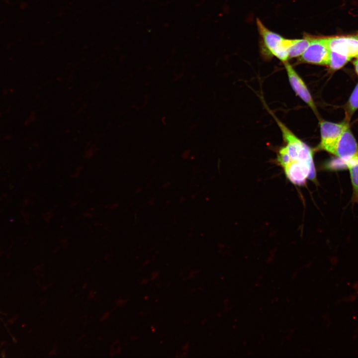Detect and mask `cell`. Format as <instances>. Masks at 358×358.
<instances>
[{"label": "cell", "instance_id": "6da1fadb", "mask_svg": "<svg viewBox=\"0 0 358 358\" xmlns=\"http://www.w3.org/2000/svg\"><path fill=\"white\" fill-rule=\"evenodd\" d=\"M257 25L267 51L283 63L286 62L289 58L288 48L290 39H285L269 30L258 18L257 19Z\"/></svg>", "mask_w": 358, "mask_h": 358}, {"label": "cell", "instance_id": "7a4b0ae2", "mask_svg": "<svg viewBox=\"0 0 358 358\" xmlns=\"http://www.w3.org/2000/svg\"><path fill=\"white\" fill-rule=\"evenodd\" d=\"M286 143L285 149L291 160H297L314 164L313 152L311 148L297 138L283 123L276 119Z\"/></svg>", "mask_w": 358, "mask_h": 358}, {"label": "cell", "instance_id": "3957f363", "mask_svg": "<svg viewBox=\"0 0 358 358\" xmlns=\"http://www.w3.org/2000/svg\"><path fill=\"white\" fill-rule=\"evenodd\" d=\"M330 54L328 37L310 36L309 45L301 55L300 60L309 64L328 65Z\"/></svg>", "mask_w": 358, "mask_h": 358}, {"label": "cell", "instance_id": "277c9868", "mask_svg": "<svg viewBox=\"0 0 358 358\" xmlns=\"http://www.w3.org/2000/svg\"><path fill=\"white\" fill-rule=\"evenodd\" d=\"M321 142L319 148L333 154L335 147L343 132L349 127L347 122H320Z\"/></svg>", "mask_w": 358, "mask_h": 358}, {"label": "cell", "instance_id": "5b68a950", "mask_svg": "<svg viewBox=\"0 0 358 358\" xmlns=\"http://www.w3.org/2000/svg\"><path fill=\"white\" fill-rule=\"evenodd\" d=\"M287 178L294 184L303 185L308 178L314 179L316 172L314 164L297 160H291L283 167Z\"/></svg>", "mask_w": 358, "mask_h": 358}, {"label": "cell", "instance_id": "8992f818", "mask_svg": "<svg viewBox=\"0 0 358 358\" xmlns=\"http://www.w3.org/2000/svg\"><path fill=\"white\" fill-rule=\"evenodd\" d=\"M333 154L345 163L358 156V143L349 127L341 135L336 144Z\"/></svg>", "mask_w": 358, "mask_h": 358}, {"label": "cell", "instance_id": "52a82bcc", "mask_svg": "<svg viewBox=\"0 0 358 358\" xmlns=\"http://www.w3.org/2000/svg\"><path fill=\"white\" fill-rule=\"evenodd\" d=\"M283 63L292 88L296 94L316 113V106L305 83L288 62Z\"/></svg>", "mask_w": 358, "mask_h": 358}, {"label": "cell", "instance_id": "ba28073f", "mask_svg": "<svg viewBox=\"0 0 358 358\" xmlns=\"http://www.w3.org/2000/svg\"><path fill=\"white\" fill-rule=\"evenodd\" d=\"M331 51L351 59L358 54V35L328 37Z\"/></svg>", "mask_w": 358, "mask_h": 358}, {"label": "cell", "instance_id": "9c48e42d", "mask_svg": "<svg viewBox=\"0 0 358 358\" xmlns=\"http://www.w3.org/2000/svg\"><path fill=\"white\" fill-rule=\"evenodd\" d=\"M310 42V35L305 34L302 39H290L288 48V58L301 56L306 50Z\"/></svg>", "mask_w": 358, "mask_h": 358}, {"label": "cell", "instance_id": "30bf717a", "mask_svg": "<svg viewBox=\"0 0 358 358\" xmlns=\"http://www.w3.org/2000/svg\"><path fill=\"white\" fill-rule=\"evenodd\" d=\"M349 169L353 189V200L358 203V156L346 162Z\"/></svg>", "mask_w": 358, "mask_h": 358}, {"label": "cell", "instance_id": "8fae6325", "mask_svg": "<svg viewBox=\"0 0 358 358\" xmlns=\"http://www.w3.org/2000/svg\"><path fill=\"white\" fill-rule=\"evenodd\" d=\"M351 59L346 55L330 50L328 66L333 70H338L342 68Z\"/></svg>", "mask_w": 358, "mask_h": 358}, {"label": "cell", "instance_id": "7c38bea8", "mask_svg": "<svg viewBox=\"0 0 358 358\" xmlns=\"http://www.w3.org/2000/svg\"><path fill=\"white\" fill-rule=\"evenodd\" d=\"M358 109V83L353 90L346 106L347 120H350Z\"/></svg>", "mask_w": 358, "mask_h": 358}, {"label": "cell", "instance_id": "4fadbf2b", "mask_svg": "<svg viewBox=\"0 0 358 358\" xmlns=\"http://www.w3.org/2000/svg\"><path fill=\"white\" fill-rule=\"evenodd\" d=\"M354 65L355 66V69L356 73L358 75V59H357L353 62Z\"/></svg>", "mask_w": 358, "mask_h": 358}, {"label": "cell", "instance_id": "5bb4252c", "mask_svg": "<svg viewBox=\"0 0 358 358\" xmlns=\"http://www.w3.org/2000/svg\"><path fill=\"white\" fill-rule=\"evenodd\" d=\"M356 57L357 58V59H358V54L357 55V56Z\"/></svg>", "mask_w": 358, "mask_h": 358}]
</instances>
